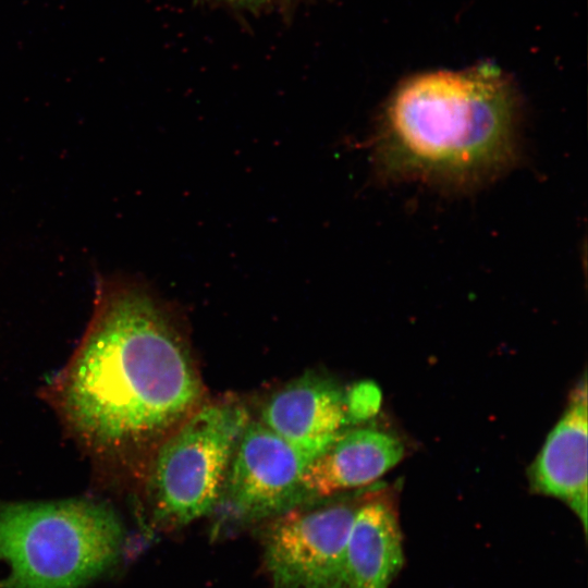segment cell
I'll return each mask as SVG.
<instances>
[{
    "label": "cell",
    "instance_id": "obj_10",
    "mask_svg": "<svg viewBox=\"0 0 588 588\" xmlns=\"http://www.w3.org/2000/svg\"><path fill=\"white\" fill-rule=\"evenodd\" d=\"M404 456L401 440L375 428L345 429L306 467L303 504L371 485Z\"/></svg>",
    "mask_w": 588,
    "mask_h": 588
},
{
    "label": "cell",
    "instance_id": "obj_2",
    "mask_svg": "<svg viewBox=\"0 0 588 588\" xmlns=\"http://www.w3.org/2000/svg\"><path fill=\"white\" fill-rule=\"evenodd\" d=\"M373 140L387 177L482 183L517 157L516 98L492 64L420 74L392 96Z\"/></svg>",
    "mask_w": 588,
    "mask_h": 588
},
{
    "label": "cell",
    "instance_id": "obj_5",
    "mask_svg": "<svg viewBox=\"0 0 588 588\" xmlns=\"http://www.w3.org/2000/svg\"><path fill=\"white\" fill-rule=\"evenodd\" d=\"M363 493L270 518L262 566L274 588H341L346 544Z\"/></svg>",
    "mask_w": 588,
    "mask_h": 588
},
{
    "label": "cell",
    "instance_id": "obj_4",
    "mask_svg": "<svg viewBox=\"0 0 588 588\" xmlns=\"http://www.w3.org/2000/svg\"><path fill=\"white\" fill-rule=\"evenodd\" d=\"M249 420L243 404L222 400L198 407L163 441L148 488L160 526H185L219 504L233 453Z\"/></svg>",
    "mask_w": 588,
    "mask_h": 588
},
{
    "label": "cell",
    "instance_id": "obj_7",
    "mask_svg": "<svg viewBox=\"0 0 588 588\" xmlns=\"http://www.w3.org/2000/svg\"><path fill=\"white\" fill-rule=\"evenodd\" d=\"M259 421L314 457L351 424L345 392L316 373L296 378L274 392Z\"/></svg>",
    "mask_w": 588,
    "mask_h": 588
},
{
    "label": "cell",
    "instance_id": "obj_1",
    "mask_svg": "<svg viewBox=\"0 0 588 588\" xmlns=\"http://www.w3.org/2000/svg\"><path fill=\"white\" fill-rule=\"evenodd\" d=\"M201 395L193 359L161 303L135 281L100 278L91 322L61 387L75 430L103 448L138 444L181 424Z\"/></svg>",
    "mask_w": 588,
    "mask_h": 588
},
{
    "label": "cell",
    "instance_id": "obj_12",
    "mask_svg": "<svg viewBox=\"0 0 588 588\" xmlns=\"http://www.w3.org/2000/svg\"><path fill=\"white\" fill-rule=\"evenodd\" d=\"M211 3H217L222 7L231 8V9H238V10H246V11H255V10H262L268 8H275L284 4H291L294 2H298L302 0H206Z\"/></svg>",
    "mask_w": 588,
    "mask_h": 588
},
{
    "label": "cell",
    "instance_id": "obj_3",
    "mask_svg": "<svg viewBox=\"0 0 588 588\" xmlns=\"http://www.w3.org/2000/svg\"><path fill=\"white\" fill-rule=\"evenodd\" d=\"M123 526L108 505L83 499L0 504V588H79L114 564Z\"/></svg>",
    "mask_w": 588,
    "mask_h": 588
},
{
    "label": "cell",
    "instance_id": "obj_6",
    "mask_svg": "<svg viewBox=\"0 0 588 588\" xmlns=\"http://www.w3.org/2000/svg\"><path fill=\"white\" fill-rule=\"evenodd\" d=\"M315 457L259 420H249L230 463L220 503L240 522L270 519L303 505L302 476Z\"/></svg>",
    "mask_w": 588,
    "mask_h": 588
},
{
    "label": "cell",
    "instance_id": "obj_9",
    "mask_svg": "<svg viewBox=\"0 0 588 588\" xmlns=\"http://www.w3.org/2000/svg\"><path fill=\"white\" fill-rule=\"evenodd\" d=\"M404 561L396 489L363 493L347 539L341 588H390Z\"/></svg>",
    "mask_w": 588,
    "mask_h": 588
},
{
    "label": "cell",
    "instance_id": "obj_8",
    "mask_svg": "<svg viewBox=\"0 0 588 588\" xmlns=\"http://www.w3.org/2000/svg\"><path fill=\"white\" fill-rule=\"evenodd\" d=\"M587 380L577 382L565 411L528 468L534 492L559 499L578 517L587 534Z\"/></svg>",
    "mask_w": 588,
    "mask_h": 588
},
{
    "label": "cell",
    "instance_id": "obj_11",
    "mask_svg": "<svg viewBox=\"0 0 588 588\" xmlns=\"http://www.w3.org/2000/svg\"><path fill=\"white\" fill-rule=\"evenodd\" d=\"M345 396L351 424L370 418L380 407V391L370 382L355 384Z\"/></svg>",
    "mask_w": 588,
    "mask_h": 588
}]
</instances>
